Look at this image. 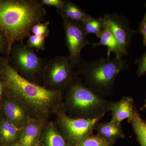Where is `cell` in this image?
<instances>
[{
	"label": "cell",
	"mask_w": 146,
	"mask_h": 146,
	"mask_svg": "<svg viewBox=\"0 0 146 146\" xmlns=\"http://www.w3.org/2000/svg\"><path fill=\"white\" fill-rule=\"evenodd\" d=\"M0 78L4 93L23 106L31 119L46 123L62 106L64 93L48 90L21 76L6 57H0Z\"/></svg>",
	"instance_id": "1"
},
{
	"label": "cell",
	"mask_w": 146,
	"mask_h": 146,
	"mask_svg": "<svg viewBox=\"0 0 146 146\" xmlns=\"http://www.w3.org/2000/svg\"><path fill=\"white\" fill-rule=\"evenodd\" d=\"M46 15L40 0H0V30L7 40V58L15 43L28 38L34 25L44 22Z\"/></svg>",
	"instance_id": "2"
},
{
	"label": "cell",
	"mask_w": 146,
	"mask_h": 146,
	"mask_svg": "<svg viewBox=\"0 0 146 146\" xmlns=\"http://www.w3.org/2000/svg\"><path fill=\"white\" fill-rule=\"evenodd\" d=\"M64 94L62 106L66 113L73 118L101 119L110 111L113 102L85 86L79 76L67 87Z\"/></svg>",
	"instance_id": "3"
},
{
	"label": "cell",
	"mask_w": 146,
	"mask_h": 146,
	"mask_svg": "<svg viewBox=\"0 0 146 146\" xmlns=\"http://www.w3.org/2000/svg\"><path fill=\"white\" fill-rule=\"evenodd\" d=\"M122 58L102 57L91 62L82 59L76 71L82 77L84 84L94 93L104 98L111 95L117 76L127 67Z\"/></svg>",
	"instance_id": "4"
},
{
	"label": "cell",
	"mask_w": 146,
	"mask_h": 146,
	"mask_svg": "<svg viewBox=\"0 0 146 146\" xmlns=\"http://www.w3.org/2000/svg\"><path fill=\"white\" fill-rule=\"evenodd\" d=\"M10 65L23 78L39 84L47 60L36 53L23 42L13 45L11 51Z\"/></svg>",
	"instance_id": "5"
},
{
	"label": "cell",
	"mask_w": 146,
	"mask_h": 146,
	"mask_svg": "<svg viewBox=\"0 0 146 146\" xmlns=\"http://www.w3.org/2000/svg\"><path fill=\"white\" fill-rule=\"evenodd\" d=\"M73 68L69 56H58L47 60L42 75L43 86L50 91L64 93L67 87L79 76Z\"/></svg>",
	"instance_id": "6"
},
{
	"label": "cell",
	"mask_w": 146,
	"mask_h": 146,
	"mask_svg": "<svg viewBox=\"0 0 146 146\" xmlns=\"http://www.w3.org/2000/svg\"><path fill=\"white\" fill-rule=\"evenodd\" d=\"M58 126L65 140L71 146H77L93 134L100 119L74 118L66 113L61 106L55 114Z\"/></svg>",
	"instance_id": "7"
},
{
	"label": "cell",
	"mask_w": 146,
	"mask_h": 146,
	"mask_svg": "<svg viewBox=\"0 0 146 146\" xmlns=\"http://www.w3.org/2000/svg\"><path fill=\"white\" fill-rule=\"evenodd\" d=\"M65 45L68 48L72 68L82 60L81 52L84 48L90 44L86 39L82 23L63 19Z\"/></svg>",
	"instance_id": "8"
},
{
	"label": "cell",
	"mask_w": 146,
	"mask_h": 146,
	"mask_svg": "<svg viewBox=\"0 0 146 146\" xmlns=\"http://www.w3.org/2000/svg\"><path fill=\"white\" fill-rule=\"evenodd\" d=\"M103 18L106 27L115 36L124 54H127L134 33L128 21L123 16L116 13L105 14Z\"/></svg>",
	"instance_id": "9"
},
{
	"label": "cell",
	"mask_w": 146,
	"mask_h": 146,
	"mask_svg": "<svg viewBox=\"0 0 146 146\" xmlns=\"http://www.w3.org/2000/svg\"><path fill=\"white\" fill-rule=\"evenodd\" d=\"M0 111L7 120L21 129L31 119L23 106L16 99L4 93L1 101Z\"/></svg>",
	"instance_id": "10"
},
{
	"label": "cell",
	"mask_w": 146,
	"mask_h": 146,
	"mask_svg": "<svg viewBox=\"0 0 146 146\" xmlns=\"http://www.w3.org/2000/svg\"><path fill=\"white\" fill-rule=\"evenodd\" d=\"M39 146H71L65 140L58 126L53 121L45 123L42 129Z\"/></svg>",
	"instance_id": "11"
},
{
	"label": "cell",
	"mask_w": 146,
	"mask_h": 146,
	"mask_svg": "<svg viewBox=\"0 0 146 146\" xmlns=\"http://www.w3.org/2000/svg\"><path fill=\"white\" fill-rule=\"evenodd\" d=\"M45 122L31 119L21 129L18 143L22 146H36L39 140Z\"/></svg>",
	"instance_id": "12"
},
{
	"label": "cell",
	"mask_w": 146,
	"mask_h": 146,
	"mask_svg": "<svg viewBox=\"0 0 146 146\" xmlns=\"http://www.w3.org/2000/svg\"><path fill=\"white\" fill-rule=\"evenodd\" d=\"M133 99L131 97L124 96L116 102H112L110 111L112 121L121 123L123 120L131 119L133 116Z\"/></svg>",
	"instance_id": "13"
},
{
	"label": "cell",
	"mask_w": 146,
	"mask_h": 146,
	"mask_svg": "<svg viewBox=\"0 0 146 146\" xmlns=\"http://www.w3.org/2000/svg\"><path fill=\"white\" fill-rule=\"evenodd\" d=\"M21 129L0 111V146H9L18 143Z\"/></svg>",
	"instance_id": "14"
},
{
	"label": "cell",
	"mask_w": 146,
	"mask_h": 146,
	"mask_svg": "<svg viewBox=\"0 0 146 146\" xmlns=\"http://www.w3.org/2000/svg\"><path fill=\"white\" fill-rule=\"evenodd\" d=\"M56 11L62 20L74 22L82 23L91 16L85 13L78 5L69 0H65L63 7L56 9Z\"/></svg>",
	"instance_id": "15"
},
{
	"label": "cell",
	"mask_w": 146,
	"mask_h": 146,
	"mask_svg": "<svg viewBox=\"0 0 146 146\" xmlns=\"http://www.w3.org/2000/svg\"><path fill=\"white\" fill-rule=\"evenodd\" d=\"M95 129L98 135L109 141L116 142L117 139L125 138L121 124L112 120L98 124Z\"/></svg>",
	"instance_id": "16"
},
{
	"label": "cell",
	"mask_w": 146,
	"mask_h": 146,
	"mask_svg": "<svg viewBox=\"0 0 146 146\" xmlns=\"http://www.w3.org/2000/svg\"><path fill=\"white\" fill-rule=\"evenodd\" d=\"M100 40L98 43L92 44L93 48L100 46H106L108 48L107 57H110L111 53H115L116 57L122 58L124 55L117 39L111 31L106 27L99 37Z\"/></svg>",
	"instance_id": "17"
},
{
	"label": "cell",
	"mask_w": 146,
	"mask_h": 146,
	"mask_svg": "<svg viewBox=\"0 0 146 146\" xmlns=\"http://www.w3.org/2000/svg\"><path fill=\"white\" fill-rule=\"evenodd\" d=\"M128 121L131 124L141 146H146V121L141 118L135 106L133 107V117Z\"/></svg>",
	"instance_id": "18"
},
{
	"label": "cell",
	"mask_w": 146,
	"mask_h": 146,
	"mask_svg": "<svg viewBox=\"0 0 146 146\" xmlns=\"http://www.w3.org/2000/svg\"><path fill=\"white\" fill-rule=\"evenodd\" d=\"M86 35L89 34L96 35L98 38L102 32L105 29L103 17L94 18L91 17L82 22Z\"/></svg>",
	"instance_id": "19"
},
{
	"label": "cell",
	"mask_w": 146,
	"mask_h": 146,
	"mask_svg": "<svg viewBox=\"0 0 146 146\" xmlns=\"http://www.w3.org/2000/svg\"><path fill=\"white\" fill-rule=\"evenodd\" d=\"M115 142L109 141L98 135L91 134L77 146H112Z\"/></svg>",
	"instance_id": "20"
},
{
	"label": "cell",
	"mask_w": 146,
	"mask_h": 146,
	"mask_svg": "<svg viewBox=\"0 0 146 146\" xmlns=\"http://www.w3.org/2000/svg\"><path fill=\"white\" fill-rule=\"evenodd\" d=\"M45 39L42 36L31 35L28 37L26 44L29 48L36 50V51H44L46 50Z\"/></svg>",
	"instance_id": "21"
},
{
	"label": "cell",
	"mask_w": 146,
	"mask_h": 146,
	"mask_svg": "<svg viewBox=\"0 0 146 146\" xmlns=\"http://www.w3.org/2000/svg\"><path fill=\"white\" fill-rule=\"evenodd\" d=\"M50 24V22L49 21L36 24L32 29L31 33L45 38H47L49 34V26Z\"/></svg>",
	"instance_id": "22"
},
{
	"label": "cell",
	"mask_w": 146,
	"mask_h": 146,
	"mask_svg": "<svg viewBox=\"0 0 146 146\" xmlns=\"http://www.w3.org/2000/svg\"><path fill=\"white\" fill-rule=\"evenodd\" d=\"M136 63L138 64L137 74L138 76L144 75L146 72V51L141 58L136 60Z\"/></svg>",
	"instance_id": "23"
},
{
	"label": "cell",
	"mask_w": 146,
	"mask_h": 146,
	"mask_svg": "<svg viewBox=\"0 0 146 146\" xmlns=\"http://www.w3.org/2000/svg\"><path fill=\"white\" fill-rule=\"evenodd\" d=\"M43 5L53 7L56 9L62 8L65 3V0H40Z\"/></svg>",
	"instance_id": "24"
},
{
	"label": "cell",
	"mask_w": 146,
	"mask_h": 146,
	"mask_svg": "<svg viewBox=\"0 0 146 146\" xmlns=\"http://www.w3.org/2000/svg\"><path fill=\"white\" fill-rule=\"evenodd\" d=\"M7 47L8 45L6 38L3 33L0 30V54L4 53L6 54Z\"/></svg>",
	"instance_id": "25"
},
{
	"label": "cell",
	"mask_w": 146,
	"mask_h": 146,
	"mask_svg": "<svg viewBox=\"0 0 146 146\" xmlns=\"http://www.w3.org/2000/svg\"><path fill=\"white\" fill-rule=\"evenodd\" d=\"M139 30L143 36L144 45L146 47V21H142Z\"/></svg>",
	"instance_id": "26"
},
{
	"label": "cell",
	"mask_w": 146,
	"mask_h": 146,
	"mask_svg": "<svg viewBox=\"0 0 146 146\" xmlns=\"http://www.w3.org/2000/svg\"><path fill=\"white\" fill-rule=\"evenodd\" d=\"M4 91V87L3 83L0 78V110H1V101L3 95Z\"/></svg>",
	"instance_id": "27"
},
{
	"label": "cell",
	"mask_w": 146,
	"mask_h": 146,
	"mask_svg": "<svg viewBox=\"0 0 146 146\" xmlns=\"http://www.w3.org/2000/svg\"><path fill=\"white\" fill-rule=\"evenodd\" d=\"M141 110H146V98L145 104H144L143 106L141 107Z\"/></svg>",
	"instance_id": "28"
},
{
	"label": "cell",
	"mask_w": 146,
	"mask_h": 146,
	"mask_svg": "<svg viewBox=\"0 0 146 146\" xmlns=\"http://www.w3.org/2000/svg\"><path fill=\"white\" fill-rule=\"evenodd\" d=\"M9 146H22L21 145V144L19 143H15L14 144H13V145H11Z\"/></svg>",
	"instance_id": "29"
},
{
	"label": "cell",
	"mask_w": 146,
	"mask_h": 146,
	"mask_svg": "<svg viewBox=\"0 0 146 146\" xmlns=\"http://www.w3.org/2000/svg\"><path fill=\"white\" fill-rule=\"evenodd\" d=\"M143 21H146V12L145 14V17H144V18H143Z\"/></svg>",
	"instance_id": "30"
},
{
	"label": "cell",
	"mask_w": 146,
	"mask_h": 146,
	"mask_svg": "<svg viewBox=\"0 0 146 146\" xmlns=\"http://www.w3.org/2000/svg\"><path fill=\"white\" fill-rule=\"evenodd\" d=\"M39 146V145H37V146Z\"/></svg>",
	"instance_id": "31"
},
{
	"label": "cell",
	"mask_w": 146,
	"mask_h": 146,
	"mask_svg": "<svg viewBox=\"0 0 146 146\" xmlns=\"http://www.w3.org/2000/svg\"></svg>",
	"instance_id": "32"
}]
</instances>
